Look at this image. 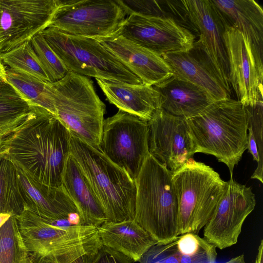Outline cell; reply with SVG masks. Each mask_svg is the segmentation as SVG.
I'll use <instances>...</instances> for the list:
<instances>
[{
  "mask_svg": "<svg viewBox=\"0 0 263 263\" xmlns=\"http://www.w3.org/2000/svg\"><path fill=\"white\" fill-rule=\"evenodd\" d=\"M98 229L102 245L121 253L133 262L139 261L152 246L158 243L134 219L105 222Z\"/></svg>",
  "mask_w": 263,
  "mask_h": 263,
  "instance_id": "24",
  "label": "cell"
},
{
  "mask_svg": "<svg viewBox=\"0 0 263 263\" xmlns=\"http://www.w3.org/2000/svg\"><path fill=\"white\" fill-rule=\"evenodd\" d=\"M99 41L144 84L153 86L173 76L171 68L161 55L121 36Z\"/></svg>",
  "mask_w": 263,
  "mask_h": 263,
  "instance_id": "18",
  "label": "cell"
},
{
  "mask_svg": "<svg viewBox=\"0 0 263 263\" xmlns=\"http://www.w3.org/2000/svg\"><path fill=\"white\" fill-rule=\"evenodd\" d=\"M148 124L149 152L172 173L193 158L195 146L185 118L157 108Z\"/></svg>",
  "mask_w": 263,
  "mask_h": 263,
  "instance_id": "15",
  "label": "cell"
},
{
  "mask_svg": "<svg viewBox=\"0 0 263 263\" xmlns=\"http://www.w3.org/2000/svg\"><path fill=\"white\" fill-rule=\"evenodd\" d=\"M223 40L229 64V84L237 100L245 106L262 103V58L246 35L227 24Z\"/></svg>",
  "mask_w": 263,
  "mask_h": 263,
  "instance_id": "11",
  "label": "cell"
},
{
  "mask_svg": "<svg viewBox=\"0 0 263 263\" xmlns=\"http://www.w3.org/2000/svg\"><path fill=\"white\" fill-rule=\"evenodd\" d=\"M6 136L0 140V214L18 216L25 211V203L16 166L8 154Z\"/></svg>",
  "mask_w": 263,
  "mask_h": 263,
  "instance_id": "26",
  "label": "cell"
},
{
  "mask_svg": "<svg viewBox=\"0 0 263 263\" xmlns=\"http://www.w3.org/2000/svg\"><path fill=\"white\" fill-rule=\"evenodd\" d=\"M7 82L6 80V69L0 58V83Z\"/></svg>",
  "mask_w": 263,
  "mask_h": 263,
  "instance_id": "34",
  "label": "cell"
},
{
  "mask_svg": "<svg viewBox=\"0 0 263 263\" xmlns=\"http://www.w3.org/2000/svg\"><path fill=\"white\" fill-rule=\"evenodd\" d=\"M30 104L7 82L0 83V132L17 130L35 111Z\"/></svg>",
  "mask_w": 263,
  "mask_h": 263,
  "instance_id": "27",
  "label": "cell"
},
{
  "mask_svg": "<svg viewBox=\"0 0 263 263\" xmlns=\"http://www.w3.org/2000/svg\"><path fill=\"white\" fill-rule=\"evenodd\" d=\"M116 35L160 55L191 49L195 42L191 31L170 17L132 14L126 18Z\"/></svg>",
  "mask_w": 263,
  "mask_h": 263,
  "instance_id": "13",
  "label": "cell"
},
{
  "mask_svg": "<svg viewBox=\"0 0 263 263\" xmlns=\"http://www.w3.org/2000/svg\"><path fill=\"white\" fill-rule=\"evenodd\" d=\"M255 263H263V240L260 241Z\"/></svg>",
  "mask_w": 263,
  "mask_h": 263,
  "instance_id": "33",
  "label": "cell"
},
{
  "mask_svg": "<svg viewBox=\"0 0 263 263\" xmlns=\"http://www.w3.org/2000/svg\"><path fill=\"white\" fill-rule=\"evenodd\" d=\"M216 248L192 233L178 236L165 244L152 246L140 263H216Z\"/></svg>",
  "mask_w": 263,
  "mask_h": 263,
  "instance_id": "20",
  "label": "cell"
},
{
  "mask_svg": "<svg viewBox=\"0 0 263 263\" xmlns=\"http://www.w3.org/2000/svg\"><path fill=\"white\" fill-rule=\"evenodd\" d=\"M52 85L55 116L71 135L99 148L105 105L96 93L92 82L68 71Z\"/></svg>",
  "mask_w": 263,
  "mask_h": 263,
  "instance_id": "7",
  "label": "cell"
},
{
  "mask_svg": "<svg viewBox=\"0 0 263 263\" xmlns=\"http://www.w3.org/2000/svg\"><path fill=\"white\" fill-rule=\"evenodd\" d=\"M126 15L116 0H60L49 27L100 40L116 35Z\"/></svg>",
  "mask_w": 263,
  "mask_h": 263,
  "instance_id": "10",
  "label": "cell"
},
{
  "mask_svg": "<svg viewBox=\"0 0 263 263\" xmlns=\"http://www.w3.org/2000/svg\"><path fill=\"white\" fill-rule=\"evenodd\" d=\"M46 42L68 71L138 85L143 83L99 40L75 36L48 27L42 32Z\"/></svg>",
  "mask_w": 263,
  "mask_h": 263,
  "instance_id": "8",
  "label": "cell"
},
{
  "mask_svg": "<svg viewBox=\"0 0 263 263\" xmlns=\"http://www.w3.org/2000/svg\"><path fill=\"white\" fill-rule=\"evenodd\" d=\"M11 215L6 213L0 214V228L9 219Z\"/></svg>",
  "mask_w": 263,
  "mask_h": 263,
  "instance_id": "36",
  "label": "cell"
},
{
  "mask_svg": "<svg viewBox=\"0 0 263 263\" xmlns=\"http://www.w3.org/2000/svg\"><path fill=\"white\" fill-rule=\"evenodd\" d=\"M152 86L159 94L158 108L185 119L197 115L215 102L199 87L174 76Z\"/></svg>",
  "mask_w": 263,
  "mask_h": 263,
  "instance_id": "21",
  "label": "cell"
},
{
  "mask_svg": "<svg viewBox=\"0 0 263 263\" xmlns=\"http://www.w3.org/2000/svg\"><path fill=\"white\" fill-rule=\"evenodd\" d=\"M189 21L199 33L202 47L226 85L229 68L223 33L227 23L212 0L181 1Z\"/></svg>",
  "mask_w": 263,
  "mask_h": 263,
  "instance_id": "16",
  "label": "cell"
},
{
  "mask_svg": "<svg viewBox=\"0 0 263 263\" xmlns=\"http://www.w3.org/2000/svg\"><path fill=\"white\" fill-rule=\"evenodd\" d=\"M107 100L119 109L148 121L159 107V94L152 86L96 78Z\"/></svg>",
  "mask_w": 263,
  "mask_h": 263,
  "instance_id": "22",
  "label": "cell"
},
{
  "mask_svg": "<svg viewBox=\"0 0 263 263\" xmlns=\"http://www.w3.org/2000/svg\"><path fill=\"white\" fill-rule=\"evenodd\" d=\"M71 134L54 115L36 107L34 113L6 137L8 154L35 183L43 187L62 186L70 155Z\"/></svg>",
  "mask_w": 263,
  "mask_h": 263,
  "instance_id": "1",
  "label": "cell"
},
{
  "mask_svg": "<svg viewBox=\"0 0 263 263\" xmlns=\"http://www.w3.org/2000/svg\"><path fill=\"white\" fill-rule=\"evenodd\" d=\"M27 263H31L30 259H29H29H28V261L27 262Z\"/></svg>",
  "mask_w": 263,
  "mask_h": 263,
  "instance_id": "38",
  "label": "cell"
},
{
  "mask_svg": "<svg viewBox=\"0 0 263 263\" xmlns=\"http://www.w3.org/2000/svg\"><path fill=\"white\" fill-rule=\"evenodd\" d=\"M70 144V154L104 209L106 222L134 219L136 197L135 181L99 148L71 135Z\"/></svg>",
  "mask_w": 263,
  "mask_h": 263,
  "instance_id": "5",
  "label": "cell"
},
{
  "mask_svg": "<svg viewBox=\"0 0 263 263\" xmlns=\"http://www.w3.org/2000/svg\"><path fill=\"white\" fill-rule=\"evenodd\" d=\"M161 57L171 68L173 76L199 87L214 101L230 98V88L197 41L187 51L171 53Z\"/></svg>",
  "mask_w": 263,
  "mask_h": 263,
  "instance_id": "17",
  "label": "cell"
},
{
  "mask_svg": "<svg viewBox=\"0 0 263 263\" xmlns=\"http://www.w3.org/2000/svg\"><path fill=\"white\" fill-rule=\"evenodd\" d=\"M28 259L17 217L11 215L0 228V263H27Z\"/></svg>",
  "mask_w": 263,
  "mask_h": 263,
  "instance_id": "29",
  "label": "cell"
},
{
  "mask_svg": "<svg viewBox=\"0 0 263 263\" xmlns=\"http://www.w3.org/2000/svg\"><path fill=\"white\" fill-rule=\"evenodd\" d=\"M60 0H0V54L49 27Z\"/></svg>",
  "mask_w": 263,
  "mask_h": 263,
  "instance_id": "12",
  "label": "cell"
},
{
  "mask_svg": "<svg viewBox=\"0 0 263 263\" xmlns=\"http://www.w3.org/2000/svg\"><path fill=\"white\" fill-rule=\"evenodd\" d=\"M0 58L3 63L13 70L50 82L33 49L30 41L0 54Z\"/></svg>",
  "mask_w": 263,
  "mask_h": 263,
  "instance_id": "30",
  "label": "cell"
},
{
  "mask_svg": "<svg viewBox=\"0 0 263 263\" xmlns=\"http://www.w3.org/2000/svg\"><path fill=\"white\" fill-rule=\"evenodd\" d=\"M16 217L31 263H92L102 245L97 227L53 226L28 210Z\"/></svg>",
  "mask_w": 263,
  "mask_h": 263,
  "instance_id": "2",
  "label": "cell"
},
{
  "mask_svg": "<svg viewBox=\"0 0 263 263\" xmlns=\"http://www.w3.org/2000/svg\"><path fill=\"white\" fill-rule=\"evenodd\" d=\"M129 258L113 249L101 245L92 263H133Z\"/></svg>",
  "mask_w": 263,
  "mask_h": 263,
  "instance_id": "32",
  "label": "cell"
},
{
  "mask_svg": "<svg viewBox=\"0 0 263 263\" xmlns=\"http://www.w3.org/2000/svg\"><path fill=\"white\" fill-rule=\"evenodd\" d=\"M173 173L150 153L135 180L134 220L159 243L179 235L178 203Z\"/></svg>",
  "mask_w": 263,
  "mask_h": 263,
  "instance_id": "4",
  "label": "cell"
},
{
  "mask_svg": "<svg viewBox=\"0 0 263 263\" xmlns=\"http://www.w3.org/2000/svg\"><path fill=\"white\" fill-rule=\"evenodd\" d=\"M178 203L179 235L198 234L213 214L227 186L209 165L191 159L173 173Z\"/></svg>",
  "mask_w": 263,
  "mask_h": 263,
  "instance_id": "6",
  "label": "cell"
},
{
  "mask_svg": "<svg viewBox=\"0 0 263 263\" xmlns=\"http://www.w3.org/2000/svg\"><path fill=\"white\" fill-rule=\"evenodd\" d=\"M6 80L33 106L55 116L52 83L10 68L6 69Z\"/></svg>",
  "mask_w": 263,
  "mask_h": 263,
  "instance_id": "28",
  "label": "cell"
},
{
  "mask_svg": "<svg viewBox=\"0 0 263 263\" xmlns=\"http://www.w3.org/2000/svg\"><path fill=\"white\" fill-rule=\"evenodd\" d=\"M148 121L119 109L104 119L99 149L135 181L149 154Z\"/></svg>",
  "mask_w": 263,
  "mask_h": 263,
  "instance_id": "9",
  "label": "cell"
},
{
  "mask_svg": "<svg viewBox=\"0 0 263 263\" xmlns=\"http://www.w3.org/2000/svg\"><path fill=\"white\" fill-rule=\"evenodd\" d=\"M62 183L78 210L82 224L98 227L106 221L102 205L70 153L63 170Z\"/></svg>",
  "mask_w": 263,
  "mask_h": 263,
  "instance_id": "23",
  "label": "cell"
},
{
  "mask_svg": "<svg viewBox=\"0 0 263 263\" xmlns=\"http://www.w3.org/2000/svg\"><path fill=\"white\" fill-rule=\"evenodd\" d=\"M195 149L215 156L231 176L244 152L248 138L245 106L231 98L214 102L197 115L185 119Z\"/></svg>",
  "mask_w": 263,
  "mask_h": 263,
  "instance_id": "3",
  "label": "cell"
},
{
  "mask_svg": "<svg viewBox=\"0 0 263 263\" xmlns=\"http://www.w3.org/2000/svg\"><path fill=\"white\" fill-rule=\"evenodd\" d=\"M15 165L26 210L43 219L51 220H70L73 215L80 216L77 206L62 185L59 187H43L32 180L20 166Z\"/></svg>",
  "mask_w": 263,
  "mask_h": 263,
  "instance_id": "19",
  "label": "cell"
},
{
  "mask_svg": "<svg viewBox=\"0 0 263 263\" xmlns=\"http://www.w3.org/2000/svg\"><path fill=\"white\" fill-rule=\"evenodd\" d=\"M30 43L50 82L64 78L68 70L49 46L42 32L34 36Z\"/></svg>",
  "mask_w": 263,
  "mask_h": 263,
  "instance_id": "31",
  "label": "cell"
},
{
  "mask_svg": "<svg viewBox=\"0 0 263 263\" xmlns=\"http://www.w3.org/2000/svg\"><path fill=\"white\" fill-rule=\"evenodd\" d=\"M227 25L241 31L263 56V10L253 0H212Z\"/></svg>",
  "mask_w": 263,
  "mask_h": 263,
  "instance_id": "25",
  "label": "cell"
},
{
  "mask_svg": "<svg viewBox=\"0 0 263 263\" xmlns=\"http://www.w3.org/2000/svg\"><path fill=\"white\" fill-rule=\"evenodd\" d=\"M11 133H5L0 132V140L3 139L4 137L6 136L7 135L10 134Z\"/></svg>",
  "mask_w": 263,
  "mask_h": 263,
  "instance_id": "37",
  "label": "cell"
},
{
  "mask_svg": "<svg viewBox=\"0 0 263 263\" xmlns=\"http://www.w3.org/2000/svg\"><path fill=\"white\" fill-rule=\"evenodd\" d=\"M256 205L251 187L231 176L213 214L204 226L203 238L222 250L236 243L243 223Z\"/></svg>",
  "mask_w": 263,
  "mask_h": 263,
  "instance_id": "14",
  "label": "cell"
},
{
  "mask_svg": "<svg viewBox=\"0 0 263 263\" xmlns=\"http://www.w3.org/2000/svg\"><path fill=\"white\" fill-rule=\"evenodd\" d=\"M216 263H246L243 254L233 257L230 260L223 262Z\"/></svg>",
  "mask_w": 263,
  "mask_h": 263,
  "instance_id": "35",
  "label": "cell"
}]
</instances>
